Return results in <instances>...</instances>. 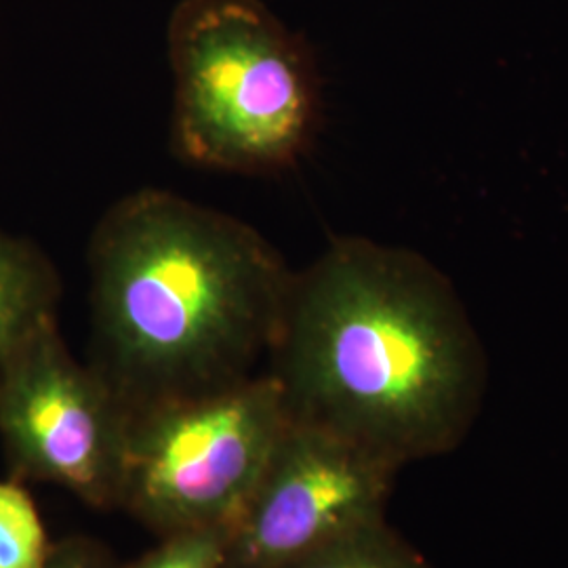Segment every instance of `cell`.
<instances>
[{
	"label": "cell",
	"mask_w": 568,
	"mask_h": 568,
	"mask_svg": "<svg viewBox=\"0 0 568 568\" xmlns=\"http://www.w3.org/2000/svg\"><path fill=\"white\" fill-rule=\"evenodd\" d=\"M265 371L293 419L398 469L459 447L487 389L453 283L419 253L363 236L295 272Z\"/></svg>",
	"instance_id": "cell-1"
},
{
	"label": "cell",
	"mask_w": 568,
	"mask_h": 568,
	"mask_svg": "<svg viewBox=\"0 0 568 568\" xmlns=\"http://www.w3.org/2000/svg\"><path fill=\"white\" fill-rule=\"evenodd\" d=\"M42 568H122L102 544L87 537H70L51 548Z\"/></svg>",
	"instance_id": "cell-11"
},
{
	"label": "cell",
	"mask_w": 568,
	"mask_h": 568,
	"mask_svg": "<svg viewBox=\"0 0 568 568\" xmlns=\"http://www.w3.org/2000/svg\"><path fill=\"white\" fill-rule=\"evenodd\" d=\"M91 361L126 413L265 371L295 270L239 217L143 187L89 244Z\"/></svg>",
	"instance_id": "cell-2"
},
{
	"label": "cell",
	"mask_w": 568,
	"mask_h": 568,
	"mask_svg": "<svg viewBox=\"0 0 568 568\" xmlns=\"http://www.w3.org/2000/svg\"><path fill=\"white\" fill-rule=\"evenodd\" d=\"M284 568H434L386 518L356 528Z\"/></svg>",
	"instance_id": "cell-8"
},
{
	"label": "cell",
	"mask_w": 568,
	"mask_h": 568,
	"mask_svg": "<svg viewBox=\"0 0 568 568\" xmlns=\"http://www.w3.org/2000/svg\"><path fill=\"white\" fill-rule=\"evenodd\" d=\"M291 419L267 371L129 413L119 508L159 537L234 527Z\"/></svg>",
	"instance_id": "cell-4"
},
{
	"label": "cell",
	"mask_w": 568,
	"mask_h": 568,
	"mask_svg": "<svg viewBox=\"0 0 568 568\" xmlns=\"http://www.w3.org/2000/svg\"><path fill=\"white\" fill-rule=\"evenodd\" d=\"M166 51L173 145L185 163L272 175L307 152L321 121L316 61L264 0H182Z\"/></svg>",
	"instance_id": "cell-3"
},
{
	"label": "cell",
	"mask_w": 568,
	"mask_h": 568,
	"mask_svg": "<svg viewBox=\"0 0 568 568\" xmlns=\"http://www.w3.org/2000/svg\"><path fill=\"white\" fill-rule=\"evenodd\" d=\"M230 527L187 528L163 535L159 546L122 568H225Z\"/></svg>",
	"instance_id": "cell-10"
},
{
	"label": "cell",
	"mask_w": 568,
	"mask_h": 568,
	"mask_svg": "<svg viewBox=\"0 0 568 568\" xmlns=\"http://www.w3.org/2000/svg\"><path fill=\"white\" fill-rule=\"evenodd\" d=\"M400 469L325 427L291 419L241 516L225 568H284L386 518Z\"/></svg>",
	"instance_id": "cell-6"
},
{
	"label": "cell",
	"mask_w": 568,
	"mask_h": 568,
	"mask_svg": "<svg viewBox=\"0 0 568 568\" xmlns=\"http://www.w3.org/2000/svg\"><path fill=\"white\" fill-rule=\"evenodd\" d=\"M129 413L93 366L79 363L58 316L37 326L0 379V443L18 483L65 488L119 508Z\"/></svg>",
	"instance_id": "cell-5"
},
{
	"label": "cell",
	"mask_w": 568,
	"mask_h": 568,
	"mask_svg": "<svg viewBox=\"0 0 568 568\" xmlns=\"http://www.w3.org/2000/svg\"><path fill=\"white\" fill-rule=\"evenodd\" d=\"M61 276L41 244L0 227V379L42 321L58 316Z\"/></svg>",
	"instance_id": "cell-7"
},
{
	"label": "cell",
	"mask_w": 568,
	"mask_h": 568,
	"mask_svg": "<svg viewBox=\"0 0 568 568\" xmlns=\"http://www.w3.org/2000/svg\"><path fill=\"white\" fill-rule=\"evenodd\" d=\"M51 548L30 493L18 480L0 483V568H42Z\"/></svg>",
	"instance_id": "cell-9"
}]
</instances>
